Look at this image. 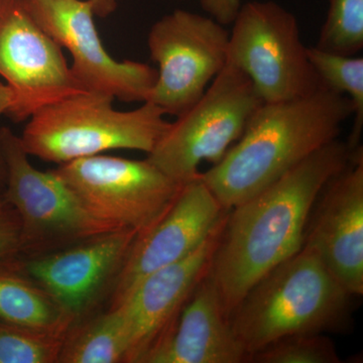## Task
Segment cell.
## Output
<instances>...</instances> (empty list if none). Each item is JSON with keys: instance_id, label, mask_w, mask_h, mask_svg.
I'll return each instance as SVG.
<instances>
[{"instance_id": "6da1fadb", "label": "cell", "mask_w": 363, "mask_h": 363, "mask_svg": "<svg viewBox=\"0 0 363 363\" xmlns=\"http://www.w3.org/2000/svg\"><path fill=\"white\" fill-rule=\"evenodd\" d=\"M351 154L337 138L229 209L209 269L228 319L262 277L302 250L317 198Z\"/></svg>"}, {"instance_id": "7a4b0ae2", "label": "cell", "mask_w": 363, "mask_h": 363, "mask_svg": "<svg viewBox=\"0 0 363 363\" xmlns=\"http://www.w3.org/2000/svg\"><path fill=\"white\" fill-rule=\"evenodd\" d=\"M351 116L350 100L324 86L307 96L262 104L240 140L200 179L231 209L337 140Z\"/></svg>"}, {"instance_id": "3957f363", "label": "cell", "mask_w": 363, "mask_h": 363, "mask_svg": "<svg viewBox=\"0 0 363 363\" xmlns=\"http://www.w3.org/2000/svg\"><path fill=\"white\" fill-rule=\"evenodd\" d=\"M351 298L322 260L303 247L248 291L229 322L248 357L286 336L343 328Z\"/></svg>"}, {"instance_id": "277c9868", "label": "cell", "mask_w": 363, "mask_h": 363, "mask_svg": "<svg viewBox=\"0 0 363 363\" xmlns=\"http://www.w3.org/2000/svg\"><path fill=\"white\" fill-rule=\"evenodd\" d=\"M111 95L84 91L47 105L28 118L21 136L28 156L63 164L111 150L150 154L169 123L150 101L130 111L113 108Z\"/></svg>"}, {"instance_id": "5b68a950", "label": "cell", "mask_w": 363, "mask_h": 363, "mask_svg": "<svg viewBox=\"0 0 363 363\" xmlns=\"http://www.w3.org/2000/svg\"><path fill=\"white\" fill-rule=\"evenodd\" d=\"M262 104L250 79L226 63L201 98L169 123L147 160L177 183H188L202 162L221 161Z\"/></svg>"}, {"instance_id": "8992f818", "label": "cell", "mask_w": 363, "mask_h": 363, "mask_svg": "<svg viewBox=\"0 0 363 363\" xmlns=\"http://www.w3.org/2000/svg\"><path fill=\"white\" fill-rule=\"evenodd\" d=\"M229 32L227 63L242 72L264 104L307 96L322 87L297 18L274 1L241 4Z\"/></svg>"}, {"instance_id": "52a82bcc", "label": "cell", "mask_w": 363, "mask_h": 363, "mask_svg": "<svg viewBox=\"0 0 363 363\" xmlns=\"http://www.w3.org/2000/svg\"><path fill=\"white\" fill-rule=\"evenodd\" d=\"M100 223L111 230H149L174 202L181 184L147 161L123 157H83L52 169Z\"/></svg>"}, {"instance_id": "ba28073f", "label": "cell", "mask_w": 363, "mask_h": 363, "mask_svg": "<svg viewBox=\"0 0 363 363\" xmlns=\"http://www.w3.org/2000/svg\"><path fill=\"white\" fill-rule=\"evenodd\" d=\"M0 157L6 168L2 193L20 215L21 257L62 250L111 230L81 206L55 172L35 169L21 138L0 128Z\"/></svg>"}, {"instance_id": "9c48e42d", "label": "cell", "mask_w": 363, "mask_h": 363, "mask_svg": "<svg viewBox=\"0 0 363 363\" xmlns=\"http://www.w3.org/2000/svg\"><path fill=\"white\" fill-rule=\"evenodd\" d=\"M225 26L211 16L184 9L156 21L147 47L159 70L147 101L176 117L197 102L226 65Z\"/></svg>"}, {"instance_id": "30bf717a", "label": "cell", "mask_w": 363, "mask_h": 363, "mask_svg": "<svg viewBox=\"0 0 363 363\" xmlns=\"http://www.w3.org/2000/svg\"><path fill=\"white\" fill-rule=\"evenodd\" d=\"M0 76L13 92L6 116L16 123L86 91L63 49L33 20L21 0H0Z\"/></svg>"}, {"instance_id": "8fae6325", "label": "cell", "mask_w": 363, "mask_h": 363, "mask_svg": "<svg viewBox=\"0 0 363 363\" xmlns=\"http://www.w3.org/2000/svg\"><path fill=\"white\" fill-rule=\"evenodd\" d=\"M38 25L70 52L71 70L86 91L123 102L147 101L157 70L140 62L117 61L105 49L89 0H21Z\"/></svg>"}, {"instance_id": "7c38bea8", "label": "cell", "mask_w": 363, "mask_h": 363, "mask_svg": "<svg viewBox=\"0 0 363 363\" xmlns=\"http://www.w3.org/2000/svg\"><path fill=\"white\" fill-rule=\"evenodd\" d=\"M138 235L130 229L109 231L45 255H18L16 260L76 322L109 298Z\"/></svg>"}, {"instance_id": "4fadbf2b", "label": "cell", "mask_w": 363, "mask_h": 363, "mask_svg": "<svg viewBox=\"0 0 363 363\" xmlns=\"http://www.w3.org/2000/svg\"><path fill=\"white\" fill-rule=\"evenodd\" d=\"M227 212L199 176L183 184L166 213L136 236L112 286L107 308L118 305L152 272L194 252L220 225Z\"/></svg>"}, {"instance_id": "5bb4252c", "label": "cell", "mask_w": 363, "mask_h": 363, "mask_svg": "<svg viewBox=\"0 0 363 363\" xmlns=\"http://www.w3.org/2000/svg\"><path fill=\"white\" fill-rule=\"evenodd\" d=\"M351 297L363 295V150L332 177L317 198L304 245Z\"/></svg>"}, {"instance_id": "9a60e30c", "label": "cell", "mask_w": 363, "mask_h": 363, "mask_svg": "<svg viewBox=\"0 0 363 363\" xmlns=\"http://www.w3.org/2000/svg\"><path fill=\"white\" fill-rule=\"evenodd\" d=\"M226 216L194 252L143 278L113 307L121 311L125 325L126 363H143L171 330L182 308L209 272Z\"/></svg>"}, {"instance_id": "2e32d148", "label": "cell", "mask_w": 363, "mask_h": 363, "mask_svg": "<svg viewBox=\"0 0 363 363\" xmlns=\"http://www.w3.org/2000/svg\"><path fill=\"white\" fill-rule=\"evenodd\" d=\"M247 358L208 272L143 363H241Z\"/></svg>"}, {"instance_id": "e0dca14e", "label": "cell", "mask_w": 363, "mask_h": 363, "mask_svg": "<svg viewBox=\"0 0 363 363\" xmlns=\"http://www.w3.org/2000/svg\"><path fill=\"white\" fill-rule=\"evenodd\" d=\"M0 320L60 337L74 323L56 298L21 269L16 257L0 262Z\"/></svg>"}, {"instance_id": "ac0fdd59", "label": "cell", "mask_w": 363, "mask_h": 363, "mask_svg": "<svg viewBox=\"0 0 363 363\" xmlns=\"http://www.w3.org/2000/svg\"><path fill=\"white\" fill-rule=\"evenodd\" d=\"M128 341L121 313L107 308L72 324L58 363H126Z\"/></svg>"}, {"instance_id": "d6986e66", "label": "cell", "mask_w": 363, "mask_h": 363, "mask_svg": "<svg viewBox=\"0 0 363 363\" xmlns=\"http://www.w3.org/2000/svg\"><path fill=\"white\" fill-rule=\"evenodd\" d=\"M308 57L322 86L340 93L353 107V125L347 145L351 152L360 149L363 131V59L308 48Z\"/></svg>"}, {"instance_id": "ffe728a7", "label": "cell", "mask_w": 363, "mask_h": 363, "mask_svg": "<svg viewBox=\"0 0 363 363\" xmlns=\"http://www.w3.org/2000/svg\"><path fill=\"white\" fill-rule=\"evenodd\" d=\"M316 47L344 56L363 49V0H328Z\"/></svg>"}, {"instance_id": "44dd1931", "label": "cell", "mask_w": 363, "mask_h": 363, "mask_svg": "<svg viewBox=\"0 0 363 363\" xmlns=\"http://www.w3.org/2000/svg\"><path fill=\"white\" fill-rule=\"evenodd\" d=\"M255 363H339L335 344L324 333L286 336L248 355Z\"/></svg>"}, {"instance_id": "7402d4cb", "label": "cell", "mask_w": 363, "mask_h": 363, "mask_svg": "<svg viewBox=\"0 0 363 363\" xmlns=\"http://www.w3.org/2000/svg\"><path fill=\"white\" fill-rule=\"evenodd\" d=\"M64 337L0 320V363H58Z\"/></svg>"}, {"instance_id": "603a6c76", "label": "cell", "mask_w": 363, "mask_h": 363, "mask_svg": "<svg viewBox=\"0 0 363 363\" xmlns=\"http://www.w3.org/2000/svg\"><path fill=\"white\" fill-rule=\"evenodd\" d=\"M20 215L4 195H0V262L16 257L21 250Z\"/></svg>"}, {"instance_id": "cb8c5ba5", "label": "cell", "mask_w": 363, "mask_h": 363, "mask_svg": "<svg viewBox=\"0 0 363 363\" xmlns=\"http://www.w3.org/2000/svg\"><path fill=\"white\" fill-rule=\"evenodd\" d=\"M199 2L204 11L224 26L233 23L241 7L240 0H199Z\"/></svg>"}, {"instance_id": "d4e9b609", "label": "cell", "mask_w": 363, "mask_h": 363, "mask_svg": "<svg viewBox=\"0 0 363 363\" xmlns=\"http://www.w3.org/2000/svg\"><path fill=\"white\" fill-rule=\"evenodd\" d=\"M13 102V95L11 88L4 83L0 82V116L6 114ZM6 184V168L0 157V186Z\"/></svg>"}, {"instance_id": "484cf974", "label": "cell", "mask_w": 363, "mask_h": 363, "mask_svg": "<svg viewBox=\"0 0 363 363\" xmlns=\"http://www.w3.org/2000/svg\"><path fill=\"white\" fill-rule=\"evenodd\" d=\"M96 16L105 18L116 11L119 0H89Z\"/></svg>"}]
</instances>
